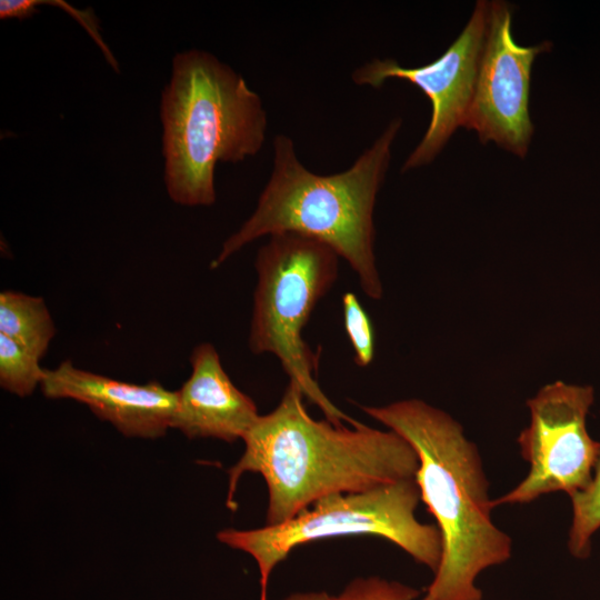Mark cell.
Instances as JSON below:
<instances>
[{
	"label": "cell",
	"mask_w": 600,
	"mask_h": 600,
	"mask_svg": "<svg viewBox=\"0 0 600 600\" xmlns=\"http://www.w3.org/2000/svg\"><path fill=\"white\" fill-rule=\"evenodd\" d=\"M303 398L289 381L279 404L260 416L243 437V453L228 471V508L236 509L233 496L247 472L261 474L267 483L269 526L330 494L414 479L418 454L400 434L360 422L347 428L316 420Z\"/></svg>",
	"instance_id": "cell-1"
},
{
	"label": "cell",
	"mask_w": 600,
	"mask_h": 600,
	"mask_svg": "<svg viewBox=\"0 0 600 600\" xmlns=\"http://www.w3.org/2000/svg\"><path fill=\"white\" fill-rule=\"evenodd\" d=\"M361 409L404 438L418 454L414 480L442 544L440 564L422 598L482 600L478 576L507 562L512 541L491 519L489 482L477 447L451 416L419 399Z\"/></svg>",
	"instance_id": "cell-2"
},
{
	"label": "cell",
	"mask_w": 600,
	"mask_h": 600,
	"mask_svg": "<svg viewBox=\"0 0 600 600\" xmlns=\"http://www.w3.org/2000/svg\"><path fill=\"white\" fill-rule=\"evenodd\" d=\"M401 123L400 118L391 120L347 170L326 176L307 169L297 157L293 140L277 134L272 170L257 207L223 242L210 268H219L261 237L298 233L332 248L357 273L363 292L373 300L381 299L373 210Z\"/></svg>",
	"instance_id": "cell-3"
},
{
	"label": "cell",
	"mask_w": 600,
	"mask_h": 600,
	"mask_svg": "<svg viewBox=\"0 0 600 600\" xmlns=\"http://www.w3.org/2000/svg\"><path fill=\"white\" fill-rule=\"evenodd\" d=\"M160 118L166 190L187 207L213 204L218 162L254 157L268 128L260 96L230 66L200 49L173 57Z\"/></svg>",
	"instance_id": "cell-4"
},
{
	"label": "cell",
	"mask_w": 600,
	"mask_h": 600,
	"mask_svg": "<svg viewBox=\"0 0 600 600\" xmlns=\"http://www.w3.org/2000/svg\"><path fill=\"white\" fill-rule=\"evenodd\" d=\"M339 256L326 243L298 233H277L257 253L258 283L249 334L252 353H271L289 381L319 407L336 426L358 421L347 416L321 390L313 372L317 357L302 330L318 301L336 282Z\"/></svg>",
	"instance_id": "cell-5"
},
{
	"label": "cell",
	"mask_w": 600,
	"mask_h": 600,
	"mask_svg": "<svg viewBox=\"0 0 600 600\" xmlns=\"http://www.w3.org/2000/svg\"><path fill=\"white\" fill-rule=\"evenodd\" d=\"M420 500L416 480L403 479L361 492L330 494L282 523L251 530L228 528L217 539L254 559L260 600H267L273 569L296 547L332 537H381L434 573L441 561V536L436 524L417 519Z\"/></svg>",
	"instance_id": "cell-6"
},
{
	"label": "cell",
	"mask_w": 600,
	"mask_h": 600,
	"mask_svg": "<svg viewBox=\"0 0 600 600\" xmlns=\"http://www.w3.org/2000/svg\"><path fill=\"white\" fill-rule=\"evenodd\" d=\"M593 389L556 381L527 401L530 423L518 437L521 456L529 463L526 478L492 500L501 504L529 503L547 493L570 497L591 482L599 444L587 430Z\"/></svg>",
	"instance_id": "cell-7"
},
{
	"label": "cell",
	"mask_w": 600,
	"mask_h": 600,
	"mask_svg": "<svg viewBox=\"0 0 600 600\" xmlns=\"http://www.w3.org/2000/svg\"><path fill=\"white\" fill-rule=\"evenodd\" d=\"M490 2L480 0L459 37L436 60L406 68L394 59H372L351 74L358 86L380 88L391 78L418 87L430 100L431 118L421 141L402 166L408 171L430 163L459 127H464L486 41Z\"/></svg>",
	"instance_id": "cell-8"
},
{
	"label": "cell",
	"mask_w": 600,
	"mask_h": 600,
	"mask_svg": "<svg viewBox=\"0 0 600 600\" xmlns=\"http://www.w3.org/2000/svg\"><path fill=\"white\" fill-rule=\"evenodd\" d=\"M551 43L519 44L512 33V10L504 1H491L488 30L474 93L464 128L483 142L493 141L523 158L533 123L529 114L532 64Z\"/></svg>",
	"instance_id": "cell-9"
},
{
	"label": "cell",
	"mask_w": 600,
	"mask_h": 600,
	"mask_svg": "<svg viewBox=\"0 0 600 600\" xmlns=\"http://www.w3.org/2000/svg\"><path fill=\"white\" fill-rule=\"evenodd\" d=\"M40 389L48 399L86 404L99 419L126 437L156 439L172 426L177 391L158 381L136 384L79 369L70 360L44 369Z\"/></svg>",
	"instance_id": "cell-10"
},
{
	"label": "cell",
	"mask_w": 600,
	"mask_h": 600,
	"mask_svg": "<svg viewBox=\"0 0 600 600\" xmlns=\"http://www.w3.org/2000/svg\"><path fill=\"white\" fill-rule=\"evenodd\" d=\"M190 364V377L177 390L171 428L190 439L242 440L260 417L254 401L233 384L211 343L198 344Z\"/></svg>",
	"instance_id": "cell-11"
},
{
	"label": "cell",
	"mask_w": 600,
	"mask_h": 600,
	"mask_svg": "<svg viewBox=\"0 0 600 600\" xmlns=\"http://www.w3.org/2000/svg\"><path fill=\"white\" fill-rule=\"evenodd\" d=\"M0 334L40 360L56 334V327L44 300L18 291H2Z\"/></svg>",
	"instance_id": "cell-12"
},
{
	"label": "cell",
	"mask_w": 600,
	"mask_h": 600,
	"mask_svg": "<svg viewBox=\"0 0 600 600\" xmlns=\"http://www.w3.org/2000/svg\"><path fill=\"white\" fill-rule=\"evenodd\" d=\"M572 523L568 549L577 559H587L591 551V537L600 528V444L590 484L571 497Z\"/></svg>",
	"instance_id": "cell-13"
},
{
	"label": "cell",
	"mask_w": 600,
	"mask_h": 600,
	"mask_svg": "<svg viewBox=\"0 0 600 600\" xmlns=\"http://www.w3.org/2000/svg\"><path fill=\"white\" fill-rule=\"evenodd\" d=\"M39 359L19 344L0 334V386L24 398L40 387L44 369Z\"/></svg>",
	"instance_id": "cell-14"
},
{
	"label": "cell",
	"mask_w": 600,
	"mask_h": 600,
	"mask_svg": "<svg viewBox=\"0 0 600 600\" xmlns=\"http://www.w3.org/2000/svg\"><path fill=\"white\" fill-rule=\"evenodd\" d=\"M342 312L354 362L359 367H367L374 357V332L371 320L353 292H346L342 296Z\"/></svg>",
	"instance_id": "cell-15"
},
{
	"label": "cell",
	"mask_w": 600,
	"mask_h": 600,
	"mask_svg": "<svg viewBox=\"0 0 600 600\" xmlns=\"http://www.w3.org/2000/svg\"><path fill=\"white\" fill-rule=\"evenodd\" d=\"M41 4H49L61 8L73 19H76L88 32V34L94 40L97 46L102 51L104 59L111 66V68L119 73L120 68L117 59L112 54L111 50L104 43L100 31H99V21L94 12L89 8L87 10H79L71 4L61 1V0H11L8 3L7 12L8 16L12 19H27L38 13V7Z\"/></svg>",
	"instance_id": "cell-16"
},
{
	"label": "cell",
	"mask_w": 600,
	"mask_h": 600,
	"mask_svg": "<svg viewBox=\"0 0 600 600\" xmlns=\"http://www.w3.org/2000/svg\"><path fill=\"white\" fill-rule=\"evenodd\" d=\"M329 600H424L420 591L381 577H358Z\"/></svg>",
	"instance_id": "cell-17"
},
{
	"label": "cell",
	"mask_w": 600,
	"mask_h": 600,
	"mask_svg": "<svg viewBox=\"0 0 600 600\" xmlns=\"http://www.w3.org/2000/svg\"><path fill=\"white\" fill-rule=\"evenodd\" d=\"M283 600H329V594L324 591L294 592Z\"/></svg>",
	"instance_id": "cell-18"
}]
</instances>
